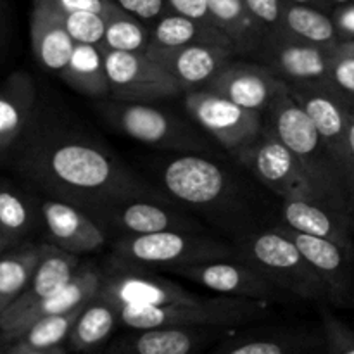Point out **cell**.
<instances>
[{
  "label": "cell",
  "mask_w": 354,
  "mask_h": 354,
  "mask_svg": "<svg viewBox=\"0 0 354 354\" xmlns=\"http://www.w3.org/2000/svg\"><path fill=\"white\" fill-rule=\"evenodd\" d=\"M23 168L55 199L85 213L142 197L165 201L161 192L142 182L107 149L83 135L45 133L26 151Z\"/></svg>",
  "instance_id": "6da1fadb"
},
{
  "label": "cell",
  "mask_w": 354,
  "mask_h": 354,
  "mask_svg": "<svg viewBox=\"0 0 354 354\" xmlns=\"http://www.w3.org/2000/svg\"><path fill=\"white\" fill-rule=\"evenodd\" d=\"M265 123L303 162L318 185L332 197L335 206L354 216V192L351 185L325 142L322 140L311 118L292 99L283 80H280L279 90L265 113Z\"/></svg>",
  "instance_id": "7a4b0ae2"
},
{
  "label": "cell",
  "mask_w": 354,
  "mask_h": 354,
  "mask_svg": "<svg viewBox=\"0 0 354 354\" xmlns=\"http://www.w3.org/2000/svg\"><path fill=\"white\" fill-rule=\"evenodd\" d=\"M239 258L244 259L286 294L308 301L328 303V292L320 275L308 263L296 244L280 230L245 232L235 241Z\"/></svg>",
  "instance_id": "3957f363"
},
{
  "label": "cell",
  "mask_w": 354,
  "mask_h": 354,
  "mask_svg": "<svg viewBox=\"0 0 354 354\" xmlns=\"http://www.w3.org/2000/svg\"><path fill=\"white\" fill-rule=\"evenodd\" d=\"M97 111L107 124L151 147L178 154H216L214 144L192 123L147 102L99 100Z\"/></svg>",
  "instance_id": "277c9868"
},
{
  "label": "cell",
  "mask_w": 354,
  "mask_h": 354,
  "mask_svg": "<svg viewBox=\"0 0 354 354\" xmlns=\"http://www.w3.org/2000/svg\"><path fill=\"white\" fill-rule=\"evenodd\" d=\"M120 324L131 330L161 327H235L258 320L268 313V301L245 297H203L196 303L166 306H124Z\"/></svg>",
  "instance_id": "5b68a950"
},
{
  "label": "cell",
  "mask_w": 354,
  "mask_h": 354,
  "mask_svg": "<svg viewBox=\"0 0 354 354\" xmlns=\"http://www.w3.org/2000/svg\"><path fill=\"white\" fill-rule=\"evenodd\" d=\"M113 258L144 268H165L173 272L175 268L214 259L239 258V254L234 244L218 239L197 232L168 230L118 237L113 245Z\"/></svg>",
  "instance_id": "8992f818"
},
{
  "label": "cell",
  "mask_w": 354,
  "mask_h": 354,
  "mask_svg": "<svg viewBox=\"0 0 354 354\" xmlns=\"http://www.w3.org/2000/svg\"><path fill=\"white\" fill-rule=\"evenodd\" d=\"M235 159L282 201H317L337 207L266 123L258 140L239 151Z\"/></svg>",
  "instance_id": "52a82bcc"
},
{
  "label": "cell",
  "mask_w": 354,
  "mask_h": 354,
  "mask_svg": "<svg viewBox=\"0 0 354 354\" xmlns=\"http://www.w3.org/2000/svg\"><path fill=\"white\" fill-rule=\"evenodd\" d=\"M190 120L209 135L225 151L237 154L259 138L265 128V114L232 102L211 88L183 93Z\"/></svg>",
  "instance_id": "ba28073f"
},
{
  "label": "cell",
  "mask_w": 354,
  "mask_h": 354,
  "mask_svg": "<svg viewBox=\"0 0 354 354\" xmlns=\"http://www.w3.org/2000/svg\"><path fill=\"white\" fill-rule=\"evenodd\" d=\"M166 192L189 206L218 211L235 197L230 173L203 154H178L161 169Z\"/></svg>",
  "instance_id": "9c48e42d"
},
{
  "label": "cell",
  "mask_w": 354,
  "mask_h": 354,
  "mask_svg": "<svg viewBox=\"0 0 354 354\" xmlns=\"http://www.w3.org/2000/svg\"><path fill=\"white\" fill-rule=\"evenodd\" d=\"M99 296L116 308L124 306H166L187 304L203 299L189 292L180 283L151 272V268L131 265L113 258L102 270V283Z\"/></svg>",
  "instance_id": "30bf717a"
},
{
  "label": "cell",
  "mask_w": 354,
  "mask_h": 354,
  "mask_svg": "<svg viewBox=\"0 0 354 354\" xmlns=\"http://www.w3.org/2000/svg\"><path fill=\"white\" fill-rule=\"evenodd\" d=\"M287 88L292 99L311 118L322 140L334 156L354 192V165L349 145V102L332 85L287 83Z\"/></svg>",
  "instance_id": "8fae6325"
},
{
  "label": "cell",
  "mask_w": 354,
  "mask_h": 354,
  "mask_svg": "<svg viewBox=\"0 0 354 354\" xmlns=\"http://www.w3.org/2000/svg\"><path fill=\"white\" fill-rule=\"evenodd\" d=\"M102 50L113 100L151 104L185 93L178 80L147 54Z\"/></svg>",
  "instance_id": "7c38bea8"
},
{
  "label": "cell",
  "mask_w": 354,
  "mask_h": 354,
  "mask_svg": "<svg viewBox=\"0 0 354 354\" xmlns=\"http://www.w3.org/2000/svg\"><path fill=\"white\" fill-rule=\"evenodd\" d=\"M332 50L334 48L299 40L282 30H273L266 33L256 55L277 78L287 83L332 85Z\"/></svg>",
  "instance_id": "4fadbf2b"
},
{
  "label": "cell",
  "mask_w": 354,
  "mask_h": 354,
  "mask_svg": "<svg viewBox=\"0 0 354 354\" xmlns=\"http://www.w3.org/2000/svg\"><path fill=\"white\" fill-rule=\"evenodd\" d=\"M173 273L206 289L220 292L221 296L245 297L256 301H277L283 296L275 283L270 282L261 272L241 258L214 259L199 265L175 268Z\"/></svg>",
  "instance_id": "5bb4252c"
},
{
  "label": "cell",
  "mask_w": 354,
  "mask_h": 354,
  "mask_svg": "<svg viewBox=\"0 0 354 354\" xmlns=\"http://www.w3.org/2000/svg\"><path fill=\"white\" fill-rule=\"evenodd\" d=\"M88 214L106 232H120V237L168 230H197V223L169 207L165 201L145 199V197L114 203L111 206L90 211Z\"/></svg>",
  "instance_id": "9a60e30c"
},
{
  "label": "cell",
  "mask_w": 354,
  "mask_h": 354,
  "mask_svg": "<svg viewBox=\"0 0 354 354\" xmlns=\"http://www.w3.org/2000/svg\"><path fill=\"white\" fill-rule=\"evenodd\" d=\"M299 248L328 292V303L339 308L354 306V252L325 239L303 234L287 225H277Z\"/></svg>",
  "instance_id": "2e32d148"
},
{
  "label": "cell",
  "mask_w": 354,
  "mask_h": 354,
  "mask_svg": "<svg viewBox=\"0 0 354 354\" xmlns=\"http://www.w3.org/2000/svg\"><path fill=\"white\" fill-rule=\"evenodd\" d=\"M40 220L50 244L71 254L82 256L102 249L107 232L83 209L61 199H45L40 204Z\"/></svg>",
  "instance_id": "e0dca14e"
},
{
  "label": "cell",
  "mask_w": 354,
  "mask_h": 354,
  "mask_svg": "<svg viewBox=\"0 0 354 354\" xmlns=\"http://www.w3.org/2000/svg\"><path fill=\"white\" fill-rule=\"evenodd\" d=\"M149 57L171 73L185 92L204 88L214 76L235 57V50L220 45H183V47H161L152 45Z\"/></svg>",
  "instance_id": "ac0fdd59"
},
{
  "label": "cell",
  "mask_w": 354,
  "mask_h": 354,
  "mask_svg": "<svg viewBox=\"0 0 354 354\" xmlns=\"http://www.w3.org/2000/svg\"><path fill=\"white\" fill-rule=\"evenodd\" d=\"M277 78L265 64L232 59L206 88L214 90L232 102L265 114L279 90Z\"/></svg>",
  "instance_id": "d6986e66"
},
{
  "label": "cell",
  "mask_w": 354,
  "mask_h": 354,
  "mask_svg": "<svg viewBox=\"0 0 354 354\" xmlns=\"http://www.w3.org/2000/svg\"><path fill=\"white\" fill-rule=\"evenodd\" d=\"M100 283H102V270L99 266L92 265V263L80 265L78 272L75 273L68 286H64L61 290L48 296L47 299L40 301L30 310L23 311L16 318L2 325L0 327V339H2V342L9 344L17 334H21L33 322L44 317H50V315H62L80 306H85L97 296Z\"/></svg>",
  "instance_id": "ffe728a7"
},
{
  "label": "cell",
  "mask_w": 354,
  "mask_h": 354,
  "mask_svg": "<svg viewBox=\"0 0 354 354\" xmlns=\"http://www.w3.org/2000/svg\"><path fill=\"white\" fill-rule=\"evenodd\" d=\"M30 35L38 64L47 71L62 75L76 44L66 28L64 14L50 0L33 2Z\"/></svg>",
  "instance_id": "44dd1931"
},
{
  "label": "cell",
  "mask_w": 354,
  "mask_h": 354,
  "mask_svg": "<svg viewBox=\"0 0 354 354\" xmlns=\"http://www.w3.org/2000/svg\"><path fill=\"white\" fill-rule=\"evenodd\" d=\"M282 221L294 230L354 252V216L346 211L317 201H283Z\"/></svg>",
  "instance_id": "7402d4cb"
},
{
  "label": "cell",
  "mask_w": 354,
  "mask_h": 354,
  "mask_svg": "<svg viewBox=\"0 0 354 354\" xmlns=\"http://www.w3.org/2000/svg\"><path fill=\"white\" fill-rule=\"evenodd\" d=\"M80 265V256L62 251L54 244H44V254L24 292L3 313H0V327L68 286Z\"/></svg>",
  "instance_id": "603a6c76"
},
{
  "label": "cell",
  "mask_w": 354,
  "mask_h": 354,
  "mask_svg": "<svg viewBox=\"0 0 354 354\" xmlns=\"http://www.w3.org/2000/svg\"><path fill=\"white\" fill-rule=\"evenodd\" d=\"M37 107V88L26 73H12L0 83V154L26 133Z\"/></svg>",
  "instance_id": "cb8c5ba5"
},
{
  "label": "cell",
  "mask_w": 354,
  "mask_h": 354,
  "mask_svg": "<svg viewBox=\"0 0 354 354\" xmlns=\"http://www.w3.org/2000/svg\"><path fill=\"white\" fill-rule=\"evenodd\" d=\"M214 327H161L135 330L104 354H194Z\"/></svg>",
  "instance_id": "d4e9b609"
},
{
  "label": "cell",
  "mask_w": 354,
  "mask_h": 354,
  "mask_svg": "<svg viewBox=\"0 0 354 354\" xmlns=\"http://www.w3.org/2000/svg\"><path fill=\"white\" fill-rule=\"evenodd\" d=\"M214 24L227 33L237 55L258 54L268 31L251 16L244 0H206Z\"/></svg>",
  "instance_id": "484cf974"
},
{
  "label": "cell",
  "mask_w": 354,
  "mask_h": 354,
  "mask_svg": "<svg viewBox=\"0 0 354 354\" xmlns=\"http://www.w3.org/2000/svg\"><path fill=\"white\" fill-rule=\"evenodd\" d=\"M151 28L152 45L161 47H183V45H220L234 48L225 31L214 24L192 19L180 12H169L156 21Z\"/></svg>",
  "instance_id": "4316f807"
},
{
  "label": "cell",
  "mask_w": 354,
  "mask_h": 354,
  "mask_svg": "<svg viewBox=\"0 0 354 354\" xmlns=\"http://www.w3.org/2000/svg\"><path fill=\"white\" fill-rule=\"evenodd\" d=\"M62 80L82 95L95 100L111 99L109 76L104 50L99 45L76 44Z\"/></svg>",
  "instance_id": "83f0119b"
},
{
  "label": "cell",
  "mask_w": 354,
  "mask_h": 354,
  "mask_svg": "<svg viewBox=\"0 0 354 354\" xmlns=\"http://www.w3.org/2000/svg\"><path fill=\"white\" fill-rule=\"evenodd\" d=\"M118 324H120V310L97 292V296L85 304L73 325V330L68 337L69 349L76 353L95 351L111 337Z\"/></svg>",
  "instance_id": "f1b7e54d"
},
{
  "label": "cell",
  "mask_w": 354,
  "mask_h": 354,
  "mask_svg": "<svg viewBox=\"0 0 354 354\" xmlns=\"http://www.w3.org/2000/svg\"><path fill=\"white\" fill-rule=\"evenodd\" d=\"M277 30L325 48H334L341 41L332 12L299 3L283 2L282 19Z\"/></svg>",
  "instance_id": "f546056e"
},
{
  "label": "cell",
  "mask_w": 354,
  "mask_h": 354,
  "mask_svg": "<svg viewBox=\"0 0 354 354\" xmlns=\"http://www.w3.org/2000/svg\"><path fill=\"white\" fill-rule=\"evenodd\" d=\"M41 254L44 244H26L0 254V313L24 292Z\"/></svg>",
  "instance_id": "4dcf8cb0"
},
{
  "label": "cell",
  "mask_w": 354,
  "mask_h": 354,
  "mask_svg": "<svg viewBox=\"0 0 354 354\" xmlns=\"http://www.w3.org/2000/svg\"><path fill=\"white\" fill-rule=\"evenodd\" d=\"M83 308L85 306H80L76 310L68 311V313L50 315V317H44L40 320L33 322L7 344V349L9 351H26V349H44L62 346V342L68 341L73 325H75L76 318L80 317Z\"/></svg>",
  "instance_id": "1f68e13d"
},
{
  "label": "cell",
  "mask_w": 354,
  "mask_h": 354,
  "mask_svg": "<svg viewBox=\"0 0 354 354\" xmlns=\"http://www.w3.org/2000/svg\"><path fill=\"white\" fill-rule=\"evenodd\" d=\"M38 218H41L40 213L37 214L26 196L0 182V232L3 235L21 244L31 234Z\"/></svg>",
  "instance_id": "d6a6232c"
},
{
  "label": "cell",
  "mask_w": 354,
  "mask_h": 354,
  "mask_svg": "<svg viewBox=\"0 0 354 354\" xmlns=\"http://www.w3.org/2000/svg\"><path fill=\"white\" fill-rule=\"evenodd\" d=\"M151 28L131 14L118 9L107 19L102 48L116 52H142L147 54L151 47Z\"/></svg>",
  "instance_id": "836d02e7"
},
{
  "label": "cell",
  "mask_w": 354,
  "mask_h": 354,
  "mask_svg": "<svg viewBox=\"0 0 354 354\" xmlns=\"http://www.w3.org/2000/svg\"><path fill=\"white\" fill-rule=\"evenodd\" d=\"M325 351L324 335H286L273 339H251L227 346L216 354H318Z\"/></svg>",
  "instance_id": "e575fe53"
},
{
  "label": "cell",
  "mask_w": 354,
  "mask_h": 354,
  "mask_svg": "<svg viewBox=\"0 0 354 354\" xmlns=\"http://www.w3.org/2000/svg\"><path fill=\"white\" fill-rule=\"evenodd\" d=\"M64 21L66 28H68L75 44H88L102 47L107 26L106 16L97 12H86V10H78V12H66Z\"/></svg>",
  "instance_id": "d590c367"
},
{
  "label": "cell",
  "mask_w": 354,
  "mask_h": 354,
  "mask_svg": "<svg viewBox=\"0 0 354 354\" xmlns=\"http://www.w3.org/2000/svg\"><path fill=\"white\" fill-rule=\"evenodd\" d=\"M325 354H354V330L328 308L322 310Z\"/></svg>",
  "instance_id": "8d00e7d4"
},
{
  "label": "cell",
  "mask_w": 354,
  "mask_h": 354,
  "mask_svg": "<svg viewBox=\"0 0 354 354\" xmlns=\"http://www.w3.org/2000/svg\"><path fill=\"white\" fill-rule=\"evenodd\" d=\"M330 83L354 107V55L334 47L330 62Z\"/></svg>",
  "instance_id": "74e56055"
},
{
  "label": "cell",
  "mask_w": 354,
  "mask_h": 354,
  "mask_svg": "<svg viewBox=\"0 0 354 354\" xmlns=\"http://www.w3.org/2000/svg\"><path fill=\"white\" fill-rule=\"evenodd\" d=\"M111 2L147 26H152L162 16L173 12V7L169 6L168 0H111Z\"/></svg>",
  "instance_id": "f35d334b"
},
{
  "label": "cell",
  "mask_w": 354,
  "mask_h": 354,
  "mask_svg": "<svg viewBox=\"0 0 354 354\" xmlns=\"http://www.w3.org/2000/svg\"><path fill=\"white\" fill-rule=\"evenodd\" d=\"M244 3L251 16L266 31H273L280 26L283 0H244Z\"/></svg>",
  "instance_id": "ab89813d"
},
{
  "label": "cell",
  "mask_w": 354,
  "mask_h": 354,
  "mask_svg": "<svg viewBox=\"0 0 354 354\" xmlns=\"http://www.w3.org/2000/svg\"><path fill=\"white\" fill-rule=\"evenodd\" d=\"M61 12H78V10H86V12L102 14L109 19L120 7L114 6L111 0H50Z\"/></svg>",
  "instance_id": "60d3db41"
},
{
  "label": "cell",
  "mask_w": 354,
  "mask_h": 354,
  "mask_svg": "<svg viewBox=\"0 0 354 354\" xmlns=\"http://www.w3.org/2000/svg\"><path fill=\"white\" fill-rule=\"evenodd\" d=\"M168 2L175 12L189 16L192 17V19L203 21V23L214 24L213 17H211L209 14V9H207L206 0H168ZM214 26H216V24H214Z\"/></svg>",
  "instance_id": "b9f144b4"
},
{
  "label": "cell",
  "mask_w": 354,
  "mask_h": 354,
  "mask_svg": "<svg viewBox=\"0 0 354 354\" xmlns=\"http://www.w3.org/2000/svg\"><path fill=\"white\" fill-rule=\"evenodd\" d=\"M335 28H337L339 40L351 41L354 40V2L337 6L332 10Z\"/></svg>",
  "instance_id": "7bdbcfd3"
},
{
  "label": "cell",
  "mask_w": 354,
  "mask_h": 354,
  "mask_svg": "<svg viewBox=\"0 0 354 354\" xmlns=\"http://www.w3.org/2000/svg\"><path fill=\"white\" fill-rule=\"evenodd\" d=\"M6 354H69L66 346H54V348H44V349H26V351H9Z\"/></svg>",
  "instance_id": "ee69618b"
},
{
  "label": "cell",
  "mask_w": 354,
  "mask_h": 354,
  "mask_svg": "<svg viewBox=\"0 0 354 354\" xmlns=\"http://www.w3.org/2000/svg\"><path fill=\"white\" fill-rule=\"evenodd\" d=\"M283 2H290V3H299V6H310V7H317V9L322 10H330V6H328L325 0H283Z\"/></svg>",
  "instance_id": "f6af8a7d"
},
{
  "label": "cell",
  "mask_w": 354,
  "mask_h": 354,
  "mask_svg": "<svg viewBox=\"0 0 354 354\" xmlns=\"http://www.w3.org/2000/svg\"><path fill=\"white\" fill-rule=\"evenodd\" d=\"M349 145H351V156L354 165V107L349 111Z\"/></svg>",
  "instance_id": "bcb514c9"
},
{
  "label": "cell",
  "mask_w": 354,
  "mask_h": 354,
  "mask_svg": "<svg viewBox=\"0 0 354 354\" xmlns=\"http://www.w3.org/2000/svg\"><path fill=\"white\" fill-rule=\"evenodd\" d=\"M16 245H19V244L12 242L9 237H7V235H3L2 232H0V254H2V252H6V251H9V249L16 248Z\"/></svg>",
  "instance_id": "7dc6e473"
},
{
  "label": "cell",
  "mask_w": 354,
  "mask_h": 354,
  "mask_svg": "<svg viewBox=\"0 0 354 354\" xmlns=\"http://www.w3.org/2000/svg\"><path fill=\"white\" fill-rule=\"evenodd\" d=\"M335 47H339V48H341V50L349 52V54L354 55V40H351V41H339V44L335 45Z\"/></svg>",
  "instance_id": "c3c4849f"
},
{
  "label": "cell",
  "mask_w": 354,
  "mask_h": 354,
  "mask_svg": "<svg viewBox=\"0 0 354 354\" xmlns=\"http://www.w3.org/2000/svg\"><path fill=\"white\" fill-rule=\"evenodd\" d=\"M330 7H337V6H344V3H353L354 0H325Z\"/></svg>",
  "instance_id": "681fc988"
},
{
  "label": "cell",
  "mask_w": 354,
  "mask_h": 354,
  "mask_svg": "<svg viewBox=\"0 0 354 354\" xmlns=\"http://www.w3.org/2000/svg\"><path fill=\"white\" fill-rule=\"evenodd\" d=\"M7 353V346H2V348H0V354H6Z\"/></svg>",
  "instance_id": "f907efd6"
},
{
  "label": "cell",
  "mask_w": 354,
  "mask_h": 354,
  "mask_svg": "<svg viewBox=\"0 0 354 354\" xmlns=\"http://www.w3.org/2000/svg\"><path fill=\"white\" fill-rule=\"evenodd\" d=\"M318 354H325V351L324 353H318Z\"/></svg>",
  "instance_id": "816d5d0a"
}]
</instances>
